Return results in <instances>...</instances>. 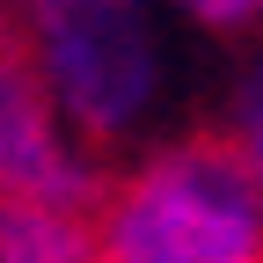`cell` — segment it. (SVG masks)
Returning <instances> with one entry per match:
<instances>
[{
  "label": "cell",
  "instance_id": "5b68a950",
  "mask_svg": "<svg viewBox=\"0 0 263 263\" xmlns=\"http://www.w3.org/2000/svg\"><path fill=\"white\" fill-rule=\"evenodd\" d=\"M227 146H234L249 161V176L263 183V59L234 81V95H227Z\"/></svg>",
  "mask_w": 263,
  "mask_h": 263
},
{
  "label": "cell",
  "instance_id": "8992f818",
  "mask_svg": "<svg viewBox=\"0 0 263 263\" xmlns=\"http://www.w3.org/2000/svg\"><path fill=\"white\" fill-rule=\"evenodd\" d=\"M176 15H190L197 29H241V22H256L263 15V0H168Z\"/></svg>",
  "mask_w": 263,
  "mask_h": 263
},
{
  "label": "cell",
  "instance_id": "6da1fadb",
  "mask_svg": "<svg viewBox=\"0 0 263 263\" xmlns=\"http://www.w3.org/2000/svg\"><path fill=\"white\" fill-rule=\"evenodd\" d=\"M103 263H263V183L227 139H176L103 190Z\"/></svg>",
  "mask_w": 263,
  "mask_h": 263
},
{
  "label": "cell",
  "instance_id": "277c9868",
  "mask_svg": "<svg viewBox=\"0 0 263 263\" xmlns=\"http://www.w3.org/2000/svg\"><path fill=\"white\" fill-rule=\"evenodd\" d=\"M0 263H103L95 212L66 197H0Z\"/></svg>",
  "mask_w": 263,
  "mask_h": 263
},
{
  "label": "cell",
  "instance_id": "7a4b0ae2",
  "mask_svg": "<svg viewBox=\"0 0 263 263\" xmlns=\"http://www.w3.org/2000/svg\"><path fill=\"white\" fill-rule=\"evenodd\" d=\"M22 51L37 59L81 146H124L161 110L154 0H22Z\"/></svg>",
  "mask_w": 263,
  "mask_h": 263
},
{
  "label": "cell",
  "instance_id": "3957f363",
  "mask_svg": "<svg viewBox=\"0 0 263 263\" xmlns=\"http://www.w3.org/2000/svg\"><path fill=\"white\" fill-rule=\"evenodd\" d=\"M95 161L73 146L59 95L44 88L37 59L22 44H0V197H66L95 205Z\"/></svg>",
  "mask_w": 263,
  "mask_h": 263
}]
</instances>
